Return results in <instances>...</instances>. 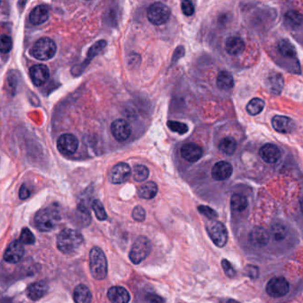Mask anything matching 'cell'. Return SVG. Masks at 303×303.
<instances>
[{"label":"cell","mask_w":303,"mask_h":303,"mask_svg":"<svg viewBox=\"0 0 303 303\" xmlns=\"http://www.w3.org/2000/svg\"><path fill=\"white\" fill-rule=\"evenodd\" d=\"M83 241L84 237L79 231L72 228H65L58 235L57 247L62 253L71 254L79 248Z\"/></svg>","instance_id":"6da1fadb"},{"label":"cell","mask_w":303,"mask_h":303,"mask_svg":"<svg viewBox=\"0 0 303 303\" xmlns=\"http://www.w3.org/2000/svg\"><path fill=\"white\" fill-rule=\"evenodd\" d=\"M90 271L93 278L97 280H102L108 274V262L103 251L99 247H93L89 255Z\"/></svg>","instance_id":"7a4b0ae2"},{"label":"cell","mask_w":303,"mask_h":303,"mask_svg":"<svg viewBox=\"0 0 303 303\" xmlns=\"http://www.w3.org/2000/svg\"><path fill=\"white\" fill-rule=\"evenodd\" d=\"M61 221L58 211L53 208H44L35 216V224L40 231L49 232L55 228Z\"/></svg>","instance_id":"3957f363"},{"label":"cell","mask_w":303,"mask_h":303,"mask_svg":"<svg viewBox=\"0 0 303 303\" xmlns=\"http://www.w3.org/2000/svg\"><path fill=\"white\" fill-rule=\"evenodd\" d=\"M152 242L146 236H141L136 238L132 245L129 258L134 264H140L152 253Z\"/></svg>","instance_id":"277c9868"},{"label":"cell","mask_w":303,"mask_h":303,"mask_svg":"<svg viewBox=\"0 0 303 303\" xmlns=\"http://www.w3.org/2000/svg\"><path fill=\"white\" fill-rule=\"evenodd\" d=\"M56 50L57 47L54 40L49 38H42L34 44L30 54L36 59L47 61L55 56Z\"/></svg>","instance_id":"5b68a950"},{"label":"cell","mask_w":303,"mask_h":303,"mask_svg":"<svg viewBox=\"0 0 303 303\" xmlns=\"http://www.w3.org/2000/svg\"><path fill=\"white\" fill-rule=\"evenodd\" d=\"M149 21L154 25L165 24L171 16V10L166 4L161 2L153 3L149 6L147 11Z\"/></svg>","instance_id":"8992f818"},{"label":"cell","mask_w":303,"mask_h":303,"mask_svg":"<svg viewBox=\"0 0 303 303\" xmlns=\"http://www.w3.org/2000/svg\"><path fill=\"white\" fill-rule=\"evenodd\" d=\"M207 231L216 246L224 247L227 244V228L221 222L216 220L209 221L207 224Z\"/></svg>","instance_id":"52a82bcc"},{"label":"cell","mask_w":303,"mask_h":303,"mask_svg":"<svg viewBox=\"0 0 303 303\" xmlns=\"http://www.w3.org/2000/svg\"><path fill=\"white\" fill-rule=\"evenodd\" d=\"M290 285L287 279L283 277L271 278L266 286V292L273 298H281L289 293Z\"/></svg>","instance_id":"ba28073f"},{"label":"cell","mask_w":303,"mask_h":303,"mask_svg":"<svg viewBox=\"0 0 303 303\" xmlns=\"http://www.w3.org/2000/svg\"><path fill=\"white\" fill-rule=\"evenodd\" d=\"M79 145L78 139L72 134L61 135L57 141V149L60 153L65 156H71L76 152Z\"/></svg>","instance_id":"9c48e42d"},{"label":"cell","mask_w":303,"mask_h":303,"mask_svg":"<svg viewBox=\"0 0 303 303\" xmlns=\"http://www.w3.org/2000/svg\"><path fill=\"white\" fill-rule=\"evenodd\" d=\"M23 255H24L23 244H21L20 241L14 240L9 244L8 247L5 250L4 260L11 264H15L21 261Z\"/></svg>","instance_id":"30bf717a"},{"label":"cell","mask_w":303,"mask_h":303,"mask_svg":"<svg viewBox=\"0 0 303 303\" xmlns=\"http://www.w3.org/2000/svg\"><path fill=\"white\" fill-rule=\"evenodd\" d=\"M131 167L127 163H118L114 165L110 172V181L113 184H121L128 181L131 175Z\"/></svg>","instance_id":"8fae6325"},{"label":"cell","mask_w":303,"mask_h":303,"mask_svg":"<svg viewBox=\"0 0 303 303\" xmlns=\"http://www.w3.org/2000/svg\"><path fill=\"white\" fill-rule=\"evenodd\" d=\"M114 138L118 142H125L131 136L132 129L129 124L124 119L115 120L110 127Z\"/></svg>","instance_id":"7c38bea8"},{"label":"cell","mask_w":303,"mask_h":303,"mask_svg":"<svg viewBox=\"0 0 303 303\" xmlns=\"http://www.w3.org/2000/svg\"><path fill=\"white\" fill-rule=\"evenodd\" d=\"M50 76L48 68L43 64L34 65L30 69V79L35 85L40 86L47 82Z\"/></svg>","instance_id":"4fadbf2b"},{"label":"cell","mask_w":303,"mask_h":303,"mask_svg":"<svg viewBox=\"0 0 303 303\" xmlns=\"http://www.w3.org/2000/svg\"><path fill=\"white\" fill-rule=\"evenodd\" d=\"M233 168L227 161H220L212 169V177L215 181H225L231 176Z\"/></svg>","instance_id":"5bb4252c"},{"label":"cell","mask_w":303,"mask_h":303,"mask_svg":"<svg viewBox=\"0 0 303 303\" xmlns=\"http://www.w3.org/2000/svg\"><path fill=\"white\" fill-rule=\"evenodd\" d=\"M259 154H260V156L262 158V160L268 164L277 163L280 158V156H281V153H280L279 149L272 144L263 145L260 149Z\"/></svg>","instance_id":"9a60e30c"},{"label":"cell","mask_w":303,"mask_h":303,"mask_svg":"<svg viewBox=\"0 0 303 303\" xmlns=\"http://www.w3.org/2000/svg\"><path fill=\"white\" fill-rule=\"evenodd\" d=\"M181 154L186 161L194 163L202 157V148L198 144H186L181 147Z\"/></svg>","instance_id":"2e32d148"},{"label":"cell","mask_w":303,"mask_h":303,"mask_svg":"<svg viewBox=\"0 0 303 303\" xmlns=\"http://www.w3.org/2000/svg\"><path fill=\"white\" fill-rule=\"evenodd\" d=\"M270 235L264 227H254L252 231L250 232L249 240L252 244L262 247L265 246L270 242Z\"/></svg>","instance_id":"e0dca14e"},{"label":"cell","mask_w":303,"mask_h":303,"mask_svg":"<svg viewBox=\"0 0 303 303\" xmlns=\"http://www.w3.org/2000/svg\"><path fill=\"white\" fill-rule=\"evenodd\" d=\"M272 127L281 134H289L295 129V123L288 117L277 115L272 118Z\"/></svg>","instance_id":"ac0fdd59"},{"label":"cell","mask_w":303,"mask_h":303,"mask_svg":"<svg viewBox=\"0 0 303 303\" xmlns=\"http://www.w3.org/2000/svg\"><path fill=\"white\" fill-rule=\"evenodd\" d=\"M108 298L111 303H128L130 295L128 291L122 287H113L108 291Z\"/></svg>","instance_id":"d6986e66"},{"label":"cell","mask_w":303,"mask_h":303,"mask_svg":"<svg viewBox=\"0 0 303 303\" xmlns=\"http://www.w3.org/2000/svg\"><path fill=\"white\" fill-rule=\"evenodd\" d=\"M245 49V43L238 37H229L225 43V50L229 55H238Z\"/></svg>","instance_id":"ffe728a7"},{"label":"cell","mask_w":303,"mask_h":303,"mask_svg":"<svg viewBox=\"0 0 303 303\" xmlns=\"http://www.w3.org/2000/svg\"><path fill=\"white\" fill-rule=\"evenodd\" d=\"M48 292V285L44 281L31 284L27 289V295L32 301H38L47 295Z\"/></svg>","instance_id":"44dd1931"},{"label":"cell","mask_w":303,"mask_h":303,"mask_svg":"<svg viewBox=\"0 0 303 303\" xmlns=\"http://www.w3.org/2000/svg\"><path fill=\"white\" fill-rule=\"evenodd\" d=\"M49 12L45 5H38L30 12V21L34 25H40L48 20Z\"/></svg>","instance_id":"7402d4cb"},{"label":"cell","mask_w":303,"mask_h":303,"mask_svg":"<svg viewBox=\"0 0 303 303\" xmlns=\"http://www.w3.org/2000/svg\"><path fill=\"white\" fill-rule=\"evenodd\" d=\"M267 87L270 92L275 94H279L284 88V78L279 73H272L267 77Z\"/></svg>","instance_id":"603a6c76"},{"label":"cell","mask_w":303,"mask_h":303,"mask_svg":"<svg viewBox=\"0 0 303 303\" xmlns=\"http://www.w3.org/2000/svg\"><path fill=\"white\" fill-rule=\"evenodd\" d=\"M73 299L75 303H92V294L88 287L84 285H79L75 288L73 293Z\"/></svg>","instance_id":"cb8c5ba5"},{"label":"cell","mask_w":303,"mask_h":303,"mask_svg":"<svg viewBox=\"0 0 303 303\" xmlns=\"http://www.w3.org/2000/svg\"><path fill=\"white\" fill-rule=\"evenodd\" d=\"M216 84L218 88L223 91H227L233 88L234 78L232 76L231 73L227 71H222L216 78Z\"/></svg>","instance_id":"d4e9b609"},{"label":"cell","mask_w":303,"mask_h":303,"mask_svg":"<svg viewBox=\"0 0 303 303\" xmlns=\"http://www.w3.org/2000/svg\"><path fill=\"white\" fill-rule=\"evenodd\" d=\"M157 190L158 188L154 181H148L140 187L138 195L140 198L144 199H152L156 197Z\"/></svg>","instance_id":"484cf974"},{"label":"cell","mask_w":303,"mask_h":303,"mask_svg":"<svg viewBox=\"0 0 303 303\" xmlns=\"http://www.w3.org/2000/svg\"><path fill=\"white\" fill-rule=\"evenodd\" d=\"M285 23L290 29H296L303 23V15L295 10H290L285 15Z\"/></svg>","instance_id":"4316f807"},{"label":"cell","mask_w":303,"mask_h":303,"mask_svg":"<svg viewBox=\"0 0 303 303\" xmlns=\"http://www.w3.org/2000/svg\"><path fill=\"white\" fill-rule=\"evenodd\" d=\"M230 206H231L232 210L235 211V212H237V213L244 212L248 207L247 198L242 194H233L231 199H230Z\"/></svg>","instance_id":"83f0119b"},{"label":"cell","mask_w":303,"mask_h":303,"mask_svg":"<svg viewBox=\"0 0 303 303\" xmlns=\"http://www.w3.org/2000/svg\"><path fill=\"white\" fill-rule=\"evenodd\" d=\"M278 51L284 57L287 58H294L296 56V49L295 46L288 40L282 39L278 43Z\"/></svg>","instance_id":"f1b7e54d"},{"label":"cell","mask_w":303,"mask_h":303,"mask_svg":"<svg viewBox=\"0 0 303 303\" xmlns=\"http://www.w3.org/2000/svg\"><path fill=\"white\" fill-rule=\"evenodd\" d=\"M236 140L232 137H225L220 141V151L227 155H233L236 152Z\"/></svg>","instance_id":"f546056e"},{"label":"cell","mask_w":303,"mask_h":303,"mask_svg":"<svg viewBox=\"0 0 303 303\" xmlns=\"http://www.w3.org/2000/svg\"><path fill=\"white\" fill-rule=\"evenodd\" d=\"M264 106H265V102L262 99L253 98L251 101H249L248 104L246 106V111L251 116H256L263 110Z\"/></svg>","instance_id":"4dcf8cb0"},{"label":"cell","mask_w":303,"mask_h":303,"mask_svg":"<svg viewBox=\"0 0 303 303\" xmlns=\"http://www.w3.org/2000/svg\"><path fill=\"white\" fill-rule=\"evenodd\" d=\"M271 236L273 237L274 240L280 242L282 240L285 239L288 234V229L287 226L282 224H274L271 227V231H270Z\"/></svg>","instance_id":"1f68e13d"},{"label":"cell","mask_w":303,"mask_h":303,"mask_svg":"<svg viewBox=\"0 0 303 303\" xmlns=\"http://www.w3.org/2000/svg\"><path fill=\"white\" fill-rule=\"evenodd\" d=\"M149 174H150L149 169L145 165H143V164L135 165L134 169H133V177H134L135 181L142 182V181L147 180Z\"/></svg>","instance_id":"d6a6232c"},{"label":"cell","mask_w":303,"mask_h":303,"mask_svg":"<svg viewBox=\"0 0 303 303\" xmlns=\"http://www.w3.org/2000/svg\"><path fill=\"white\" fill-rule=\"evenodd\" d=\"M167 127H169L170 130L175 132L179 135H184V134H187L189 132V127L184 123L170 120L167 122Z\"/></svg>","instance_id":"836d02e7"},{"label":"cell","mask_w":303,"mask_h":303,"mask_svg":"<svg viewBox=\"0 0 303 303\" xmlns=\"http://www.w3.org/2000/svg\"><path fill=\"white\" fill-rule=\"evenodd\" d=\"M92 207H93V209L94 211V214H95L97 219L99 220V221H105V220H107L108 215H107V213H106L105 208H104L102 203L100 200H97V199L94 200Z\"/></svg>","instance_id":"e575fe53"},{"label":"cell","mask_w":303,"mask_h":303,"mask_svg":"<svg viewBox=\"0 0 303 303\" xmlns=\"http://www.w3.org/2000/svg\"><path fill=\"white\" fill-rule=\"evenodd\" d=\"M12 47H13L12 38L6 35H3L0 37V53L7 54L11 51Z\"/></svg>","instance_id":"d590c367"},{"label":"cell","mask_w":303,"mask_h":303,"mask_svg":"<svg viewBox=\"0 0 303 303\" xmlns=\"http://www.w3.org/2000/svg\"><path fill=\"white\" fill-rule=\"evenodd\" d=\"M22 244H33L35 243V236L33 233L30 231L29 228L24 227L21 230V236H20V240H19Z\"/></svg>","instance_id":"8d00e7d4"},{"label":"cell","mask_w":303,"mask_h":303,"mask_svg":"<svg viewBox=\"0 0 303 303\" xmlns=\"http://www.w3.org/2000/svg\"><path fill=\"white\" fill-rule=\"evenodd\" d=\"M198 212L201 215L206 216L208 219H210V221L216 220V218L218 217V214L214 209H212L211 207H207V206H200V207H198Z\"/></svg>","instance_id":"74e56055"},{"label":"cell","mask_w":303,"mask_h":303,"mask_svg":"<svg viewBox=\"0 0 303 303\" xmlns=\"http://www.w3.org/2000/svg\"><path fill=\"white\" fill-rule=\"evenodd\" d=\"M132 217L136 222H140V223L144 222L146 218V212L144 210V207H140V206L135 207L132 213Z\"/></svg>","instance_id":"f35d334b"},{"label":"cell","mask_w":303,"mask_h":303,"mask_svg":"<svg viewBox=\"0 0 303 303\" xmlns=\"http://www.w3.org/2000/svg\"><path fill=\"white\" fill-rule=\"evenodd\" d=\"M222 265L224 269V272L227 275L228 278H235L236 277V270H234V268L232 267L231 263L229 261L224 259L222 261Z\"/></svg>","instance_id":"ab89813d"},{"label":"cell","mask_w":303,"mask_h":303,"mask_svg":"<svg viewBox=\"0 0 303 303\" xmlns=\"http://www.w3.org/2000/svg\"><path fill=\"white\" fill-rule=\"evenodd\" d=\"M181 11L185 14L186 16H191L195 13L193 4L190 1H182L181 4Z\"/></svg>","instance_id":"60d3db41"},{"label":"cell","mask_w":303,"mask_h":303,"mask_svg":"<svg viewBox=\"0 0 303 303\" xmlns=\"http://www.w3.org/2000/svg\"><path fill=\"white\" fill-rule=\"evenodd\" d=\"M244 270H245V274L252 279H255L259 277V269L257 268L256 266H247Z\"/></svg>","instance_id":"b9f144b4"},{"label":"cell","mask_w":303,"mask_h":303,"mask_svg":"<svg viewBox=\"0 0 303 303\" xmlns=\"http://www.w3.org/2000/svg\"><path fill=\"white\" fill-rule=\"evenodd\" d=\"M147 300L149 303H165L163 297H161L159 295H149L147 296Z\"/></svg>","instance_id":"7bdbcfd3"},{"label":"cell","mask_w":303,"mask_h":303,"mask_svg":"<svg viewBox=\"0 0 303 303\" xmlns=\"http://www.w3.org/2000/svg\"><path fill=\"white\" fill-rule=\"evenodd\" d=\"M184 55V48L182 47H177L173 55V61H172V64L176 63L177 61L179 59H181V57Z\"/></svg>","instance_id":"ee69618b"},{"label":"cell","mask_w":303,"mask_h":303,"mask_svg":"<svg viewBox=\"0 0 303 303\" xmlns=\"http://www.w3.org/2000/svg\"><path fill=\"white\" fill-rule=\"evenodd\" d=\"M30 196V190L27 187L26 184H23L21 186V189H20V192H19V197L22 200L27 199Z\"/></svg>","instance_id":"f6af8a7d"},{"label":"cell","mask_w":303,"mask_h":303,"mask_svg":"<svg viewBox=\"0 0 303 303\" xmlns=\"http://www.w3.org/2000/svg\"><path fill=\"white\" fill-rule=\"evenodd\" d=\"M224 303H240L239 302H237V301H235V300L228 299L226 300Z\"/></svg>","instance_id":"bcb514c9"}]
</instances>
